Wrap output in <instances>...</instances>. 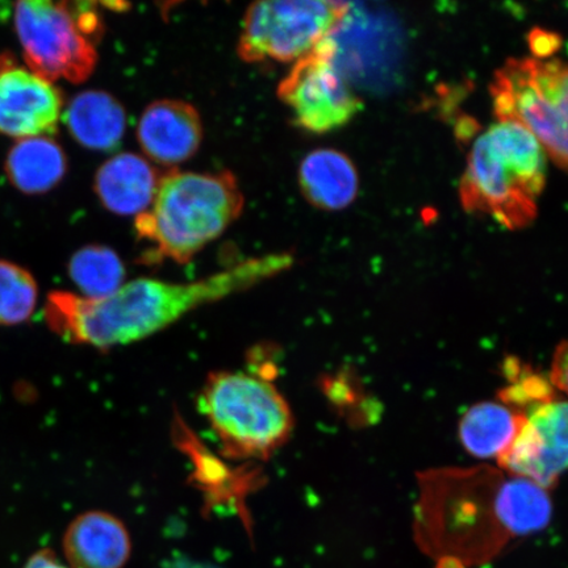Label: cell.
<instances>
[{
  "instance_id": "cell-1",
  "label": "cell",
  "mask_w": 568,
  "mask_h": 568,
  "mask_svg": "<svg viewBox=\"0 0 568 568\" xmlns=\"http://www.w3.org/2000/svg\"><path fill=\"white\" fill-rule=\"evenodd\" d=\"M293 264L288 253L267 254L194 282L134 280L102 300L52 291L45 302V323L68 344L106 352L152 337L191 312L257 286Z\"/></svg>"
},
{
  "instance_id": "cell-2",
  "label": "cell",
  "mask_w": 568,
  "mask_h": 568,
  "mask_svg": "<svg viewBox=\"0 0 568 568\" xmlns=\"http://www.w3.org/2000/svg\"><path fill=\"white\" fill-rule=\"evenodd\" d=\"M244 210V195L231 172L162 174L148 211L136 216L138 239L149 245V265L189 264L230 229Z\"/></svg>"
},
{
  "instance_id": "cell-3",
  "label": "cell",
  "mask_w": 568,
  "mask_h": 568,
  "mask_svg": "<svg viewBox=\"0 0 568 568\" xmlns=\"http://www.w3.org/2000/svg\"><path fill=\"white\" fill-rule=\"evenodd\" d=\"M546 183V154L527 128L499 122L475 141L462 178L465 211L486 213L510 231L537 216Z\"/></svg>"
},
{
  "instance_id": "cell-4",
  "label": "cell",
  "mask_w": 568,
  "mask_h": 568,
  "mask_svg": "<svg viewBox=\"0 0 568 568\" xmlns=\"http://www.w3.org/2000/svg\"><path fill=\"white\" fill-rule=\"evenodd\" d=\"M199 403L232 458L266 459L293 435L295 420L286 397L261 376L212 373Z\"/></svg>"
},
{
  "instance_id": "cell-5",
  "label": "cell",
  "mask_w": 568,
  "mask_h": 568,
  "mask_svg": "<svg viewBox=\"0 0 568 568\" xmlns=\"http://www.w3.org/2000/svg\"><path fill=\"white\" fill-rule=\"evenodd\" d=\"M13 28L26 65L47 81L82 83L94 73L103 34L94 4L21 0L13 6Z\"/></svg>"
},
{
  "instance_id": "cell-6",
  "label": "cell",
  "mask_w": 568,
  "mask_h": 568,
  "mask_svg": "<svg viewBox=\"0 0 568 568\" xmlns=\"http://www.w3.org/2000/svg\"><path fill=\"white\" fill-rule=\"evenodd\" d=\"M491 97L499 122L527 128L554 162L568 172V65L513 59L496 71Z\"/></svg>"
},
{
  "instance_id": "cell-7",
  "label": "cell",
  "mask_w": 568,
  "mask_h": 568,
  "mask_svg": "<svg viewBox=\"0 0 568 568\" xmlns=\"http://www.w3.org/2000/svg\"><path fill=\"white\" fill-rule=\"evenodd\" d=\"M352 3L270 0L248 7L237 53L251 63L297 62L333 34Z\"/></svg>"
},
{
  "instance_id": "cell-8",
  "label": "cell",
  "mask_w": 568,
  "mask_h": 568,
  "mask_svg": "<svg viewBox=\"0 0 568 568\" xmlns=\"http://www.w3.org/2000/svg\"><path fill=\"white\" fill-rule=\"evenodd\" d=\"M332 36L294 63L278 87V97L294 122L311 133H326L351 123L364 106L336 62Z\"/></svg>"
},
{
  "instance_id": "cell-9",
  "label": "cell",
  "mask_w": 568,
  "mask_h": 568,
  "mask_svg": "<svg viewBox=\"0 0 568 568\" xmlns=\"http://www.w3.org/2000/svg\"><path fill=\"white\" fill-rule=\"evenodd\" d=\"M524 416L515 442L497 462L508 474L548 489L568 470V400L554 396Z\"/></svg>"
},
{
  "instance_id": "cell-10",
  "label": "cell",
  "mask_w": 568,
  "mask_h": 568,
  "mask_svg": "<svg viewBox=\"0 0 568 568\" xmlns=\"http://www.w3.org/2000/svg\"><path fill=\"white\" fill-rule=\"evenodd\" d=\"M62 111V92L53 82L12 53H0V134L17 140L51 136Z\"/></svg>"
},
{
  "instance_id": "cell-11",
  "label": "cell",
  "mask_w": 568,
  "mask_h": 568,
  "mask_svg": "<svg viewBox=\"0 0 568 568\" xmlns=\"http://www.w3.org/2000/svg\"><path fill=\"white\" fill-rule=\"evenodd\" d=\"M138 140L149 160L163 166L186 162L203 140L202 118L194 105L175 99L149 104L140 118Z\"/></svg>"
},
{
  "instance_id": "cell-12",
  "label": "cell",
  "mask_w": 568,
  "mask_h": 568,
  "mask_svg": "<svg viewBox=\"0 0 568 568\" xmlns=\"http://www.w3.org/2000/svg\"><path fill=\"white\" fill-rule=\"evenodd\" d=\"M69 568H123L132 552L125 525L104 510H89L74 518L63 535Z\"/></svg>"
},
{
  "instance_id": "cell-13",
  "label": "cell",
  "mask_w": 568,
  "mask_h": 568,
  "mask_svg": "<svg viewBox=\"0 0 568 568\" xmlns=\"http://www.w3.org/2000/svg\"><path fill=\"white\" fill-rule=\"evenodd\" d=\"M158 169L141 155L120 153L105 161L95 174V194L116 215H141L151 207L161 182Z\"/></svg>"
},
{
  "instance_id": "cell-14",
  "label": "cell",
  "mask_w": 568,
  "mask_h": 568,
  "mask_svg": "<svg viewBox=\"0 0 568 568\" xmlns=\"http://www.w3.org/2000/svg\"><path fill=\"white\" fill-rule=\"evenodd\" d=\"M297 180L304 197L320 210H344L358 195L357 169L346 154L336 149H316L305 155Z\"/></svg>"
},
{
  "instance_id": "cell-15",
  "label": "cell",
  "mask_w": 568,
  "mask_h": 568,
  "mask_svg": "<svg viewBox=\"0 0 568 568\" xmlns=\"http://www.w3.org/2000/svg\"><path fill=\"white\" fill-rule=\"evenodd\" d=\"M62 116L71 136L91 151H113L126 130L123 104L101 90L83 91L71 99Z\"/></svg>"
},
{
  "instance_id": "cell-16",
  "label": "cell",
  "mask_w": 568,
  "mask_h": 568,
  "mask_svg": "<svg viewBox=\"0 0 568 568\" xmlns=\"http://www.w3.org/2000/svg\"><path fill=\"white\" fill-rule=\"evenodd\" d=\"M4 170L13 187L41 195L59 186L68 172L63 149L49 136L18 140L7 153Z\"/></svg>"
},
{
  "instance_id": "cell-17",
  "label": "cell",
  "mask_w": 568,
  "mask_h": 568,
  "mask_svg": "<svg viewBox=\"0 0 568 568\" xmlns=\"http://www.w3.org/2000/svg\"><path fill=\"white\" fill-rule=\"evenodd\" d=\"M524 418L521 412L510 408L507 404H475L462 417L460 443L474 457L499 459L515 442Z\"/></svg>"
},
{
  "instance_id": "cell-18",
  "label": "cell",
  "mask_w": 568,
  "mask_h": 568,
  "mask_svg": "<svg viewBox=\"0 0 568 568\" xmlns=\"http://www.w3.org/2000/svg\"><path fill=\"white\" fill-rule=\"evenodd\" d=\"M497 508L503 529L509 539L528 537L544 530L552 516L548 489L516 475L503 478Z\"/></svg>"
},
{
  "instance_id": "cell-19",
  "label": "cell",
  "mask_w": 568,
  "mask_h": 568,
  "mask_svg": "<svg viewBox=\"0 0 568 568\" xmlns=\"http://www.w3.org/2000/svg\"><path fill=\"white\" fill-rule=\"evenodd\" d=\"M68 274L80 295L87 300L110 296L125 283L126 270L113 248L91 244L71 255Z\"/></svg>"
},
{
  "instance_id": "cell-20",
  "label": "cell",
  "mask_w": 568,
  "mask_h": 568,
  "mask_svg": "<svg viewBox=\"0 0 568 568\" xmlns=\"http://www.w3.org/2000/svg\"><path fill=\"white\" fill-rule=\"evenodd\" d=\"M39 303V284L30 270L0 260V326L30 322Z\"/></svg>"
},
{
  "instance_id": "cell-21",
  "label": "cell",
  "mask_w": 568,
  "mask_h": 568,
  "mask_svg": "<svg viewBox=\"0 0 568 568\" xmlns=\"http://www.w3.org/2000/svg\"><path fill=\"white\" fill-rule=\"evenodd\" d=\"M550 382L552 387L562 390L568 399V339L564 341L554 354Z\"/></svg>"
},
{
  "instance_id": "cell-22",
  "label": "cell",
  "mask_w": 568,
  "mask_h": 568,
  "mask_svg": "<svg viewBox=\"0 0 568 568\" xmlns=\"http://www.w3.org/2000/svg\"><path fill=\"white\" fill-rule=\"evenodd\" d=\"M24 568H69L63 565L59 557L52 550L44 549L34 552L33 556L28 559Z\"/></svg>"
},
{
  "instance_id": "cell-23",
  "label": "cell",
  "mask_w": 568,
  "mask_h": 568,
  "mask_svg": "<svg viewBox=\"0 0 568 568\" xmlns=\"http://www.w3.org/2000/svg\"><path fill=\"white\" fill-rule=\"evenodd\" d=\"M557 36L550 33L538 32L535 34V40L531 41L532 49L541 54H548L552 49L557 48Z\"/></svg>"
}]
</instances>
